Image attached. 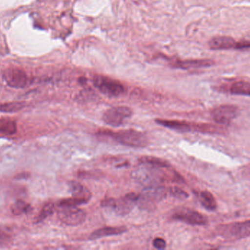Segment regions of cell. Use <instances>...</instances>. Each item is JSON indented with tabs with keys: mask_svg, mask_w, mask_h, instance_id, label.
<instances>
[{
	"mask_svg": "<svg viewBox=\"0 0 250 250\" xmlns=\"http://www.w3.org/2000/svg\"><path fill=\"white\" fill-rule=\"evenodd\" d=\"M17 132V124L13 119L8 117L0 118V134L4 135H15Z\"/></svg>",
	"mask_w": 250,
	"mask_h": 250,
	"instance_id": "ac0fdd59",
	"label": "cell"
},
{
	"mask_svg": "<svg viewBox=\"0 0 250 250\" xmlns=\"http://www.w3.org/2000/svg\"><path fill=\"white\" fill-rule=\"evenodd\" d=\"M69 187L73 197L82 200L86 204H87L91 199L90 192L80 183L76 182H70Z\"/></svg>",
	"mask_w": 250,
	"mask_h": 250,
	"instance_id": "9a60e30c",
	"label": "cell"
},
{
	"mask_svg": "<svg viewBox=\"0 0 250 250\" xmlns=\"http://www.w3.org/2000/svg\"><path fill=\"white\" fill-rule=\"evenodd\" d=\"M214 64V62L211 60H192L177 62L175 66L178 68L189 69L210 67Z\"/></svg>",
	"mask_w": 250,
	"mask_h": 250,
	"instance_id": "2e32d148",
	"label": "cell"
},
{
	"mask_svg": "<svg viewBox=\"0 0 250 250\" xmlns=\"http://www.w3.org/2000/svg\"><path fill=\"white\" fill-rule=\"evenodd\" d=\"M139 162L157 168L167 169L170 167L169 161L154 157H142L139 159Z\"/></svg>",
	"mask_w": 250,
	"mask_h": 250,
	"instance_id": "e0dca14e",
	"label": "cell"
},
{
	"mask_svg": "<svg viewBox=\"0 0 250 250\" xmlns=\"http://www.w3.org/2000/svg\"><path fill=\"white\" fill-rule=\"evenodd\" d=\"M219 234L226 239H242L250 236V220L223 225L219 227Z\"/></svg>",
	"mask_w": 250,
	"mask_h": 250,
	"instance_id": "5b68a950",
	"label": "cell"
},
{
	"mask_svg": "<svg viewBox=\"0 0 250 250\" xmlns=\"http://www.w3.org/2000/svg\"><path fill=\"white\" fill-rule=\"evenodd\" d=\"M138 195L129 193L119 199L106 198L101 202V206L111 208L117 216L127 215L138 204Z\"/></svg>",
	"mask_w": 250,
	"mask_h": 250,
	"instance_id": "277c9868",
	"label": "cell"
},
{
	"mask_svg": "<svg viewBox=\"0 0 250 250\" xmlns=\"http://www.w3.org/2000/svg\"><path fill=\"white\" fill-rule=\"evenodd\" d=\"M153 246L157 250H165L166 248V242L162 238H156L153 241Z\"/></svg>",
	"mask_w": 250,
	"mask_h": 250,
	"instance_id": "d4e9b609",
	"label": "cell"
},
{
	"mask_svg": "<svg viewBox=\"0 0 250 250\" xmlns=\"http://www.w3.org/2000/svg\"><path fill=\"white\" fill-rule=\"evenodd\" d=\"M132 115V112L129 107L120 106L112 107L106 110L103 116V120L108 126L118 127L125 123V120Z\"/></svg>",
	"mask_w": 250,
	"mask_h": 250,
	"instance_id": "9c48e42d",
	"label": "cell"
},
{
	"mask_svg": "<svg viewBox=\"0 0 250 250\" xmlns=\"http://www.w3.org/2000/svg\"><path fill=\"white\" fill-rule=\"evenodd\" d=\"M93 83L101 92L108 96H119L125 91V87L120 82L105 76H95Z\"/></svg>",
	"mask_w": 250,
	"mask_h": 250,
	"instance_id": "ba28073f",
	"label": "cell"
},
{
	"mask_svg": "<svg viewBox=\"0 0 250 250\" xmlns=\"http://www.w3.org/2000/svg\"><path fill=\"white\" fill-rule=\"evenodd\" d=\"M3 79L8 86L13 88H23L28 83L27 75L19 68H8L4 70Z\"/></svg>",
	"mask_w": 250,
	"mask_h": 250,
	"instance_id": "7c38bea8",
	"label": "cell"
},
{
	"mask_svg": "<svg viewBox=\"0 0 250 250\" xmlns=\"http://www.w3.org/2000/svg\"><path fill=\"white\" fill-rule=\"evenodd\" d=\"M32 208L29 204H26L21 200L16 201L11 206V211L14 215H21V214H28L32 211Z\"/></svg>",
	"mask_w": 250,
	"mask_h": 250,
	"instance_id": "44dd1931",
	"label": "cell"
},
{
	"mask_svg": "<svg viewBox=\"0 0 250 250\" xmlns=\"http://www.w3.org/2000/svg\"><path fill=\"white\" fill-rule=\"evenodd\" d=\"M155 122L160 126H164V127L172 129V130L178 131V132H209L210 129H211V125L195 124V123H189L185 121H179V120L157 119L155 120Z\"/></svg>",
	"mask_w": 250,
	"mask_h": 250,
	"instance_id": "8992f818",
	"label": "cell"
},
{
	"mask_svg": "<svg viewBox=\"0 0 250 250\" xmlns=\"http://www.w3.org/2000/svg\"><path fill=\"white\" fill-rule=\"evenodd\" d=\"M126 227L125 226L120 227H105L98 229L92 232V234L89 236V239L95 240L101 238L109 237V236H119L126 233Z\"/></svg>",
	"mask_w": 250,
	"mask_h": 250,
	"instance_id": "4fadbf2b",
	"label": "cell"
},
{
	"mask_svg": "<svg viewBox=\"0 0 250 250\" xmlns=\"http://www.w3.org/2000/svg\"><path fill=\"white\" fill-rule=\"evenodd\" d=\"M141 164V163H140ZM161 169L141 164L132 173V177L138 183L146 186L161 185L168 179V176Z\"/></svg>",
	"mask_w": 250,
	"mask_h": 250,
	"instance_id": "7a4b0ae2",
	"label": "cell"
},
{
	"mask_svg": "<svg viewBox=\"0 0 250 250\" xmlns=\"http://www.w3.org/2000/svg\"><path fill=\"white\" fill-rule=\"evenodd\" d=\"M172 218L191 226H205L208 223L205 216L198 211L187 208L176 210L172 215Z\"/></svg>",
	"mask_w": 250,
	"mask_h": 250,
	"instance_id": "30bf717a",
	"label": "cell"
},
{
	"mask_svg": "<svg viewBox=\"0 0 250 250\" xmlns=\"http://www.w3.org/2000/svg\"><path fill=\"white\" fill-rule=\"evenodd\" d=\"M55 211V205L52 203L47 204L46 205H44L42 208V211H41L38 217L36 218V223H41L45 219L48 218L49 216L52 215Z\"/></svg>",
	"mask_w": 250,
	"mask_h": 250,
	"instance_id": "603a6c76",
	"label": "cell"
},
{
	"mask_svg": "<svg viewBox=\"0 0 250 250\" xmlns=\"http://www.w3.org/2000/svg\"><path fill=\"white\" fill-rule=\"evenodd\" d=\"M230 92L233 95L250 96V82L244 81L235 82L230 87Z\"/></svg>",
	"mask_w": 250,
	"mask_h": 250,
	"instance_id": "ffe728a7",
	"label": "cell"
},
{
	"mask_svg": "<svg viewBox=\"0 0 250 250\" xmlns=\"http://www.w3.org/2000/svg\"><path fill=\"white\" fill-rule=\"evenodd\" d=\"M166 195L167 190L161 185L146 186L142 192L138 195L137 205L142 209L147 211L154 209L155 205L164 200Z\"/></svg>",
	"mask_w": 250,
	"mask_h": 250,
	"instance_id": "3957f363",
	"label": "cell"
},
{
	"mask_svg": "<svg viewBox=\"0 0 250 250\" xmlns=\"http://www.w3.org/2000/svg\"><path fill=\"white\" fill-rule=\"evenodd\" d=\"M236 49H248L250 48V41H244V42H237Z\"/></svg>",
	"mask_w": 250,
	"mask_h": 250,
	"instance_id": "484cf974",
	"label": "cell"
},
{
	"mask_svg": "<svg viewBox=\"0 0 250 250\" xmlns=\"http://www.w3.org/2000/svg\"><path fill=\"white\" fill-rule=\"evenodd\" d=\"M239 114V108L235 105L219 106L211 112V117L216 123L228 126Z\"/></svg>",
	"mask_w": 250,
	"mask_h": 250,
	"instance_id": "8fae6325",
	"label": "cell"
},
{
	"mask_svg": "<svg viewBox=\"0 0 250 250\" xmlns=\"http://www.w3.org/2000/svg\"><path fill=\"white\" fill-rule=\"evenodd\" d=\"M101 135H105L112 138L114 141L132 148H144L148 144V138L142 132L133 129L117 131H102Z\"/></svg>",
	"mask_w": 250,
	"mask_h": 250,
	"instance_id": "6da1fadb",
	"label": "cell"
},
{
	"mask_svg": "<svg viewBox=\"0 0 250 250\" xmlns=\"http://www.w3.org/2000/svg\"><path fill=\"white\" fill-rule=\"evenodd\" d=\"M24 107V104L21 102L6 103L0 104V113H16L20 111Z\"/></svg>",
	"mask_w": 250,
	"mask_h": 250,
	"instance_id": "7402d4cb",
	"label": "cell"
},
{
	"mask_svg": "<svg viewBox=\"0 0 250 250\" xmlns=\"http://www.w3.org/2000/svg\"><path fill=\"white\" fill-rule=\"evenodd\" d=\"M199 201L201 205L208 211H214L217 208V202L211 192L204 191L199 195Z\"/></svg>",
	"mask_w": 250,
	"mask_h": 250,
	"instance_id": "d6986e66",
	"label": "cell"
},
{
	"mask_svg": "<svg viewBox=\"0 0 250 250\" xmlns=\"http://www.w3.org/2000/svg\"><path fill=\"white\" fill-rule=\"evenodd\" d=\"M58 217L67 226H77L85 221L86 214L78 206H59Z\"/></svg>",
	"mask_w": 250,
	"mask_h": 250,
	"instance_id": "52a82bcc",
	"label": "cell"
},
{
	"mask_svg": "<svg viewBox=\"0 0 250 250\" xmlns=\"http://www.w3.org/2000/svg\"><path fill=\"white\" fill-rule=\"evenodd\" d=\"M168 192L170 195L178 199H187L189 197V195L185 191L177 186H172L169 188Z\"/></svg>",
	"mask_w": 250,
	"mask_h": 250,
	"instance_id": "cb8c5ba5",
	"label": "cell"
},
{
	"mask_svg": "<svg viewBox=\"0 0 250 250\" xmlns=\"http://www.w3.org/2000/svg\"><path fill=\"white\" fill-rule=\"evenodd\" d=\"M237 42L233 38L228 36L216 37L209 41L210 48L212 50H229L236 48Z\"/></svg>",
	"mask_w": 250,
	"mask_h": 250,
	"instance_id": "5bb4252c",
	"label": "cell"
}]
</instances>
